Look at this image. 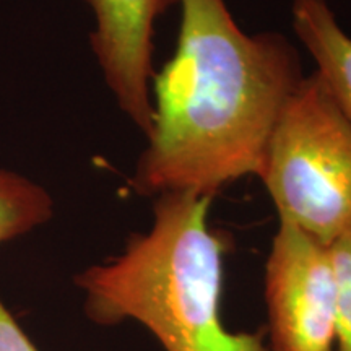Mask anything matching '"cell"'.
<instances>
[{
  "label": "cell",
  "mask_w": 351,
  "mask_h": 351,
  "mask_svg": "<svg viewBox=\"0 0 351 351\" xmlns=\"http://www.w3.org/2000/svg\"><path fill=\"white\" fill-rule=\"evenodd\" d=\"M263 298L270 351H335L337 287L328 245L278 221Z\"/></svg>",
  "instance_id": "277c9868"
},
{
  "label": "cell",
  "mask_w": 351,
  "mask_h": 351,
  "mask_svg": "<svg viewBox=\"0 0 351 351\" xmlns=\"http://www.w3.org/2000/svg\"><path fill=\"white\" fill-rule=\"evenodd\" d=\"M258 179L280 223L328 247L351 236V125L315 72L285 104Z\"/></svg>",
  "instance_id": "3957f363"
},
{
  "label": "cell",
  "mask_w": 351,
  "mask_h": 351,
  "mask_svg": "<svg viewBox=\"0 0 351 351\" xmlns=\"http://www.w3.org/2000/svg\"><path fill=\"white\" fill-rule=\"evenodd\" d=\"M337 287L335 351H351V236L330 245Z\"/></svg>",
  "instance_id": "ba28073f"
},
{
  "label": "cell",
  "mask_w": 351,
  "mask_h": 351,
  "mask_svg": "<svg viewBox=\"0 0 351 351\" xmlns=\"http://www.w3.org/2000/svg\"><path fill=\"white\" fill-rule=\"evenodd\" d=\"M179 5L178 46L153 77V127L130 187L213 199L239 179L261 178L280 114L304 75L283 34L243 32L225 0Z\"/></svg>",
  "instance_id": "6da1fadb"
},
{
  "label": "cell",
  "mask_w": 351,
  "mask_h": 351,
  "mask_svg": "<svg viewBox=\"0 0 351 351\" xmlns=\"http://www.w3.org/2000/svg\"><path fill=\"white\" fill-rule=\"evenodd\" d=\"M291 19L296 36L313 57L315 73L351 125V38L327 0H293Z\"/></svg>",
  "instance_id": "8992f818"
},
{
  "label": "cell",
  "mask_w": 351,
  "mask_h": 351,
  "mask_svg": "<svg viewBox=\"0 0 351 351\" xmlns=\"http://www.w3.org/2000/svg\"><path fill=\"white\" fill-rule=\"evenodd\" d=\"M212 197L158 195L147 232L75 276L98 326L134 320L165 351H270L265 332H234L221 315L226 234L210 225Z\"/></svg>",
  "instance_id": "7a4b0ae2"
},
{
  "label": "cell",
  "mask_w": 351,
  "mask_h": 351,
  "mask_svg": "<svg viewBox=\"0 0 351 351\" xmlns=\"http://www.w3.org/2000/svg\"><path fill=\"white\" fill-rule=\"evenodd\" d=\"M54 217L46 187L0 166V245L28 234Z\"/></svg>",
  "instance_id": "52a82bcc"
},
{
  "label": "cell",
  "mask_w": 351,
  "mask_h": 351,
  "mask_svg": "<svg viewBox=\"0 0 351 351\" xmlns=\"http://www.w3.org/2000/svg\"><path fill=\"white\" fill-rule=\"evenodd\" d=\"M0 351H39L0 298Z\"/></svg>",
  "instance_id": "9c48e42d"
},
{
  "label": "cell",
  "mask_w": 351,
  "mask_h": 351,
  "mask_svg": "<svg viewBox=\"0 0 351 351\" xmlns=\"http://www.w3.org/2000/svg\"><path fill=\"white\" fill-rule=\"evenodd\" d=\"M93 13L91 51L117 106L148 137L153 127L152 82L155 23L179 0H85Z\"/></svg>",
  "instance_id": "5b68a950"
}]
</instances>
